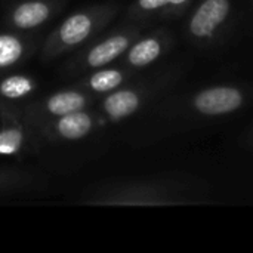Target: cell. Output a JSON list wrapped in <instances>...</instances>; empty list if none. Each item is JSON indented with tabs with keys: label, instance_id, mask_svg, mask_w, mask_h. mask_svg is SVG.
I'll use <instances>...</instances> for the list:
<instances>
[{
	"label": "cell",
	"instance_id": "6da1fadb",
	"mask_svg": "<svg viewBox=\"0 0 253 253\" xmlns=\"http://www.w3.org/2000/svg\"><path fill=\"white\" fill-rule=\"evenodd\" d=\"M95 28V18L84 10L67 16L46 39L42 55L52 59L84 43Z\"/></svg>",
	"mask_w": 253,
	"mask_h": 253
},
{
	"label": "cell",
	"instance_id": "7a4b0ae2",
	"mask_svg": "<svg viewBox=\"0 0 253 253\" xmlns=\"http://www.w3.org/2000/svg\"><path fill=\"white\" fill-rule=\"evenodd\" d=\"M55 7L50 0H22L10 9L7 22L19 31L36 30L52 18Z\"/></svg>",
	"mask_w": 253,
	"mask_h": 253
},
{
	"label": "cell",
	"instance_id": "3957f363",
	"mask_svg": "<svg viewBox=\"0 0 253 253\" xmlns=\"http://www.w3.org/2000/svg\"><path fill=\"white\" fill-rule=\"evenodd\" d=\"M194 104L200 113L218 116L239 108L242 105V95L234 87H213L199 93Z\"/></svg>",
	"mask_w": 253,
	"mask_h": 253
},
{
	"label": "cell",
	"instance_id": "277c9868",
	"mask_svg": "<svg viewBox=\"0 0 253 253\" xmlns=\"http://www.w3.org/2000/svg\"><path fill=\"white\" fill-rule=\"evenodd\" d=\"M230 10L228 0H206L194 13L190 30L197 37L211 36L215 28L227 18Z\"/></svg>",
	"mask_w": 253,
	"mask_h": 253
},
{
	"label": "cell",
	"instance_id": "5b68a950",
	"mask_svg": "<svg viewBox=\"0 0 253 253\" xmlns=\"http://www.w3.org/2000/svg\"><path fill=\"white\" fill-rule=\"evenodd\" d=\"M87 104V98L83 92L68 89L59 90L47 96L39 108V114L43 117L56 119L79 110H84Z\"/></svg>",
	"mask_w": 253,
	"mask_h": 253
},
{
	"label": "cell",
	"instance_id": "8992f818",
	"mask_svg": "<svg viewBox=\"0 0 253 253\" xmlns=\"http://www.w3.org/2000/svg\"><path fill=\"white\" fill-rule=\"evenodd\" d=\"M50 127L52 133L62 141H79L87 136V133L92 130L93 120L89 113L79 110L53 119Z\"/></svg>",
	"mask_w": 253,
	"mask_h": 253
},
{
	"label": "cell",
	"instance_id": "52a82bcc",
	"mask_svg": "<svg viewBox=\"0 0 253 253\" xmlns=\"http://www.w3.org/2000/svg\"><path fill=\"white\" fill-rule=\"evenodd\" d=\"M129 46V40L125 36H113L107 40L95 44L92 49L87 50L84 64L89 68H101L117 56H120Z\"/></svg>",
	"mask_w": 253,
	"mask_h": 253
},
{
	"label": "cell",
	"instance_id": "ba28073f",
	"mask_svg": "<svg viewBox=\"0 0 253 253\" xmlns=\"http://www.w3.org/2000/svg\"><path fill=\"white\" fill-rule=\"evenodd\" d=\"M28 53V43L15 33H0V71L12 68Z\"/></svg>",
	"mask_w": 253,
	"mask_h": 253
},
{
	"label": "cell",
	"instance_id": "9c48e42d",
	"mask_svg": "<svg viewBox=\"0 0 253 253\" xmlns=\"http://www.w3.org/2000/svg\"><path fill=\"white\" fill-rule=\"evenodd\" d=\"M28 142L27 129L18 122L3 123L0 127V156H13L22 151Z\"/></svg>",
	"mask_w": 253,
	"mask_h": 253
},
{
	"label": "cell",
	"instance_id": "30bf717a",
	"mask_svg": "<svg viewBox=\"0 0 253 253\" xmlns=\"http://www.w3.org/2000/svg\"><path fill=\"white\" fill-rule=\"evenodd\" d=\"M138 104L139 99L132 90H117L105 98L104 110L111 119L120 120L135 113Z\"/></svg>",
	"mask_w": 253,
	"mask_h": 253
},
{
	"label": "cell",
	"instance_id": "8fae6325",
	"mask_svg": "<svg viewBox=\"0 0 253 253\" xmlns=\"http://www.w3.org/2000/svg\"><path fill=\"white\" fill-rule=\"evenodd\" d=\"M36 80L24 74L7 76L0 80V96L9 101H18L36 90Z\"/></svg>",
	"mask_w": 253,
	"mask_h": 253
},
{
	"label": "cell",
	"instance_id": "7c38bea8",
	"mask_svg": "<svg viewBox=\"0 0 253 253\" xmlns=\"http://www.w3.org/2000/svg\"><path fill=\"white\" fill-rule=\"evenodd\" d=\"M160 53V44L154 39H147L136 43L129 52V62L136 67H142L154 61Z\"/></svg>",
	"mask_w": 253,
	"mask_h": 253
},
{
	"label": "cell",
	"instance_id": "4fadbf2b",
	"mask_svg": "<svg viewBox=\"0 0 253 253\" xmlns=\"http://www.w3.org/2000/svg\"><path fill=\"white\" fill-rule=\"evenodd\" d=\"M34 184L33 176L16 172L12 169H0V193H12L31 187Z\"/></svg>",
	"mask_w": 253,
	"mask_h": 253
},
{
	"label": "cell",
	"instance_id": "5bb4252c",
	"mask_svg": "<svg viewBox=\"0 0 253 253\" xmlns=\"http://www.w3.org/2000/svg\"><path fill=\"white\" fill-rule=\"evenodd\" d=\"M123 80V74L117 70H99L89 77V87L95 92H110Z\"/></svg>",
	"mask_w": 253,
	"mask_h": 253
},
{
	"label": "cell",
	"instance_id": "9a60e30c",
	"mask_svg": "<svg viewBox=\"0 0 253 253\" xmlns=\"http://www.w3.org/2000/svg\"><path fill=\"white\" fill-rule=\"evenodd\" d=\"M170 0H139V6L142 9L147 10H153V9H159L165 4H168Z\"/></svg>",
	"mask_w": 253,
	"mask_h": 253
},
{
	"label": "cell",
	"instance_id": "2e32d148",
	"mask_svg": "<svg viewBox=\"0 0 253 253\" xmlns=\"http://www.w3.org/2000/svg\"><path fill=\"white\" fill-rule=\"evenodd\" d=\"M185 0H170V3H173V4H181V3H184Z\"/></svg>",
	"mask_w": 253,
	"mask_h": 253
}]
</instances>
